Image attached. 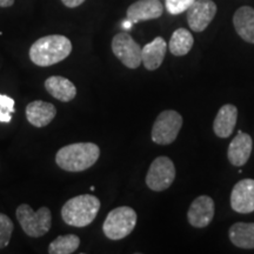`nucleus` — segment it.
<instances>
[{"label": "nucleus", "mask_w": 254, "mask_h": 254, "mask_svg": "<svg viewBox=\"0 0 254 254\" xmlns=\"http://www.w3.org/2000/svg\"><path fill=\"white\" fill-rule=\"evenodd\" d=\"M72 52V43L68 38L52 34L38 39L30 49V58L40 67L56 65L66 59Z\"/></svg>", "instance_id": "obj_1"}, {"label": "nucleus", "mask_w": 254, "mask_h": 254, "mask_svg": "<svg viewBox=\"0 0 254 254\" xmlns=\"http://www.w3.org/2000/svg\"><path fill=\"white\" fill-rule=\"evenodd\" d=\"M100 157L99 146L93 142H77L57 152L56 163L67 172H82L93 166Z\"/></svg>", "instance_id": "obj_2"}, {"label": "nucleus", "mask_w": 254, "mask_h": 254, "mask_svg": "<svg viewBox=\"0 0 254 254\" xmlns=\"http://www.w3.org/2000/svg\"><path fill=\"white\" fill-rule=\"evenodd\" d=\"M100 209V200L95 195L81 194L69 199L62 208V218L73 227L88 226Z\"/></svg>", "instance_id": "obj_3"}, {"label": "nucleus", "mask_w": 254, "mask_h": 254, "mask_svg": "<svg viewBox=\"0 0 254 254\" xmlns=\"http://www.w3.org/2000/svg\"><path fill=\"white\" fill-rule=\"evenodd\" d=\"M15 214L23 231L31 238L45 236L52 226V213L45 206L33 211L30 205L21 204L18 206Z\"/></svg>", "instance_id": "obj_4"}, {"label": "nucleus", "mask_w": 254, "mask_h": 254, "mask_svg": "<svg viewBox=\"0 0 254 254\" xmlns=\"http://www.w3.org/2000/svg\"><path fill=\"white\" fill-rule=\"evenodd\" d=\"M136 225L135 211L128 206L112 209L103 225L104 234L110 240H122L132 233Z\"/></svg>", "instance_id": "obj_5"}, {"label": "nucleus", "mask_w": 254, "mask_h": 254, "mask_svg": "<svg viewBox=\"0 0 254 254\" xmlns=\"http://www.w3.org/2000/svg\"><path fill=\"white\" fill-rule=\"evenodd\" d=\"M183 126V117L177 111H163L152 128V140L158 145H170L176 140Z\"/></svg>", "instance_id": "obj_6"}, {"label": "nucleus", "mask_w": 254, "mask_h": 254, "mask_svg": "<svg viewBox=\"0 0 254 254\" xmlns=\"http://www.w3.org/2000/svg\"><path fill=\"white\" fill-rule=\"evenodd\" d=\"M176 179V166L168 157H158L153 160L146 176V185L154 192L167 190Z\"/></svg>", "instance_id": "obj_7"}, {"label": "nucleus", "mask_w": 254, "mask_h": 254, "mask_svg": "<svg viewBox=\"0 0 254 254\" xmlns=\"http://www.w3.org/2000/svg\"><path fill=\"white\" fill-rule=\"evenodd\" d=\"M112 51L114 56L126 67L138 68L141 62V47L128 33H118L112 39Z\"/></svg>", "instance_id": "obj_8"}, {"label": "nucleus", "mask_w": 254, "mask_h": 254, "mask_svg": "<svg viewBox=\"0 0 254 254\" xmlns=\"http://www.w3.org/2000/svg\"><path fill=\"white\" fill-rule=\"evenodd\" d=\"M217 4L213 0H195L187 9V23L192 31L202 32L208 27L217 14Z\"/></svg>", "instance_id": "obj_9"}, {"label": "nucleus", "mask_w": 254, "mask_h": 254, "mask_svg": "<svg viewBox=\"0 0 254 254\" xmlns=\"http://www.w3.org/2000/svg\"><path fill=\"white\" fill-rule=\"evenodd\" d=\"M215 206L213 199L208 195H200L190 204L187 212V220L193 227L204 228L213 220Z\"/></svg>", "instance_id": "obj_10"}, {"label": "nucleus", "mask_w": 254, "mask_h": 254, "mask_svg": "<svg viewBox=\"0 0 254 254\" xmlns=\"http://www.w3.org/2000/svg\"><path fill=\"white\" fill-rule=\"evenodd\" d=\"M231 206L241 214L254 212V180L244 179L234 185L231 193Z\"/></svg>", "instance_id": "obj_11"}, {"label": "nucleus", "mask_w": 254, "mask_h": 254, "mask_svg": "<svg viewBox=\"0 0 254 254\" xmlns=\"http://www.w3.org/2000/svg\"><path fill=\"white\" fill-rule=\"evenodd\" d=\"M253 150V140L252 136L247 133L239 131L237 136H234L233 140L228 146L227 158L228 161L233 166L241 167L244 166L252 154Z\"/></svg>", "instance_id": "obj_12"}, {"label": "nucleus", "mask_w": 254, "mask_h": 254, "mask_svg": "<svg viewBox=\"0 0 254 254\" xmlns=\"http://www.w3.org/2000/svg\"><path fill=\"white\" fill-rule=\"evenodd\" d=\"M164 13V6L159 0H139L127 8V19L133 24L139 21L160 18Z\"/></svg>", "instance_id": "obj_13"}, {"label": "nucleus", "mask_w": 254, "mask_h": 254, "mask_svg": "<svg viewBox=\"0 0 254 254\" xmlns=\"http://www.w3.org/2000/svg\"><path fill=\"white\" fill-rule=\"evenodd\" d=\"M167 43L163 37L154 38L141 49V62L148 71H155L161 66L167 52Z\"/></svg>", "instance_id": "obj_14"}, {"label": "nucleus", "mask_w": 254, "mask_h": 254, "mask_svg": "<svg viewBox=\"0 0 254 254\" xmlns=\"http://www.w3.org/2000/svg\"><path fill=\"white\" fill-rule=\"evenodd\" d=\"M57 109L53 104L43 100L32 101L26 107V117L28 123L34 127H45L56 118Z\"/></svg>", "instance_id": "obj_15"}, {"label": "nucleus", "mask_w": 254, "mask_h": 254, "mask_svg": "<svg viewBox=\"0 0 254 254\" xmlns=\"http://www.w3.org/2000/svg\"><path fill=\"white\" fill-rule=\"evenodd\" d=\"M238 109L234 105L226 104L220 107L213 122V131L217 136L227 139L232 135L237 125Z\"/></svg>", "instance_id": "obj_16"}, {"label": "nucleus", "mask_w": 254, "mask_h": 254, "mask_svg": "<svg viewBox=\"0 0 254 254\" xmlns=\"http://www.w3.org/2000/svg\"><path fill=\"white\" fill-rule=\"evenodd\" d=\"M233 26L241 39L254 44V8L241 6L233 14Z\"/></svg>", "instance_id": "obj_17"}, {"label": "nucleus", "mask_w": 254, "mask_h": 254, "mask_svg": "<svg viewBox=\"0 0 254 254\" xmlns=\"http://www.w3.org/2000/svg\"><path fill=\"white\" fill-rule=\"evenodd\" d=\"M45 88L53 98L64 103H68L77 95V88L67 78L53 75L45 80Z\"/></svg>", "instance_id": "obj_18"}, {"label": "nucleus", "mask_w": 254, "mask_h": 254, "mask_svg": "<svg viewBox=\"0 0 254 254\" xmlns=\"http://www.w3.org/2000/svg\"><path fill=\"white\" fill-rule=\"evenodd\" d=\"M231 243L244 250H254V222H236L228 231Z\"/></svg>", "instance_id": "obj_19"}, {"label": "nucleus", "mask_w": 254, "mask_h": 254, "mask_svg": "<svg viewBox=\"0 0 254 254\" xmlns=\"http://www.w3.org/2000/svg\"><path fill=\"white\" fill-rule=\"evenodd\" d=\"M193 44H194V38L192 33L186 28L182 27L173 32L170 44H168V49L173 56L183 57L192 50Z\"/></svg>", "instance_id": "obj_20"}, {"label": "nucleus", "mask_w": 254, "mask_h": 254, "mask_svg": "<svg viewBox=\"0 0 254 254\" xmlns=\"http://www.w3.org/2000/svg\"><path fill=\"white\" fill-rule=\"evenodd\" d=\"M80 246V239L75 234L60 236L52 241L49 246L50 254H71Z\"/></svg>", "instance_id": "obj_21"}, {"label": "nucleus", "mask_w": 254, "mask_h": 254, "mask_svg": "<svg viewBox=\"0 0 254 254\" xmlns=\"http://www.w3.org/2000/svg\"><path fill=\"white\" fill-rule=\"evenodd\" d=\"M13 230V221L6 214L0 213V250L5 249L8 245Z\"/></svg>", "instance_id": "obj_22"}, {"label": "nucleus", "mask_w": 254, "mask_h": 254, "mask_svg": "<svg viewBox=\"0 0 254 254\" xmlns=\"http://www.w3.org/2000/svg\"><path fill=\"white\" fill-rule=\"evenodd\" d=\"M194 1L195 0H166L165 6H166L168 13L177 15L186 12Z\"/></svg>", "instance_id": "obj_23"}, {"label": "nucleus", "mask_w": 254, "mask_h": 254, "mask_svg": "<svg viewBox=\"0 0 254 254\" xmlns=\"http://www.w3.org/2000/svg\"><path fill=\"white\" fill-rule=\"evenodd\" d=\"M0 110L6 112L14 113V100L9 98L8 95L0 94Z\"/></svg>", "instance_id": "obj_24"}, {"label": "nucleus", "mask_w": 254, "mask_h": 254, "mask_svg": "<svg viewBox=\"0 0 254 254\" xmlns=\"http://www.w3.org/2000/svg\"><path fill=\"white\" fill-rule=\"evenodd\" d=\"M84 1L85 0H62L63 4L65 5L66 7H69V8L78 7V6H80Z\"/></svg>", "instance_id": "obj_25"}, {"label": "nucleus", "mask_w": 254, "mask_h": 254, "mask_svg": "<svg viewBox=\"0 0 254 254\" xmlns=\"http://www.w3.org/2000/svg\"><path fill=\"white\" fill-rule=\"evenodd\" d=\"M11 119H12L11 113L0 110V123H9L11 122Z\"/></svg>", "instance_id": "obj_26"}, {"label": "nucleus", "mask_w": 254, "mask_h": 254, "mask_svg": "<svg viewBox=\"0 0 254 254\" xmlns=\"http://www.w3.org/2000/svg\"><path fill=\"white\" fill-rule=\"evenodd\" d=\"M14 4V0H0V7H11Z\"/></svg>", "instance_id": "obj_27"}, {"label": "nucleus", "mask_w": 254, "mask_h": 254, "mask_svg": "<svg viewBox=\"0 0 254 254\" xmlns=\"http://www.w3.org/2000/svg\"><path fill=\"white\" fill-rule=\"evenodd\" d=\"M132 26H133V23L129 20V19H126V20L123 21V27L125 28V30H131Z\"/></svg>", "instance_id": "obj_28"}]
</instances>
